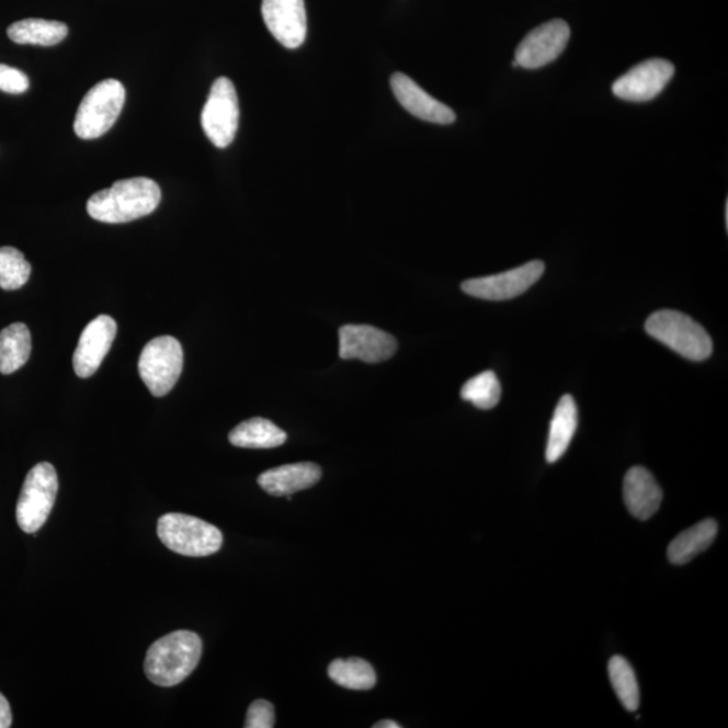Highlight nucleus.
<instances>
[{
  "mask_svg": "<svg viewBox=\"0 0 728 728\" xmlns=\"http://www.w3.org/2000/svg\"><path fill=\"white\" fill-rule=\"evenodd\" d=\"M126 102V90L120 80L100 81L88 91L75 117V133L81 139H96L111 130Z\"/></svg>",
  "mask_w": 728,
  "mask_h": 728,
  "instance_id": "39448f33",
  "label": "nucleus"
},
{
  "mask_svg": "<svg viewBox=\"0 0 728 728\" xmlns=\"http://www.w3.org/2000/svg\"><path fill=\"white\" fill-rule=\"evenodd\" d=\"M69 29L66 23L27 18L8 29L11 41L20 45L55 46L66 39Z\"/></svg>",
  "mask_w": 728,
  "mask_h": 728,
  "instance_id": "412c9836",
  "label": "nucleus"
},
{
  "mask_svg": "<svg viewBox=\"0 0 728 728\" xmlns=\"http://www.w3.org/2000/svg\"><path fill=\"white\" fill-rule=\"evenodd\" d=\"M31 354L32 334L26 325L14 322L0 332V373H15L25 366Z\"/></svg>",
  "mask_w": 728,
  "mask_h": 728,
  "instance_id": "4be33fe9",
  "label": "nucleus"
},
{
  "mask_svg": "<svg viewBox=\"0 0 728 728\" xmlns=\"http://www.w3.org/2000/svg\"><path fill=\"white\" fill-rule=\"evenodd\" d=\"M608 676L616 696L627 712H637L639 707V686L630 662L615 656L608 662Z\"/></svg>",
  "mask_w": 728,
  "mask_h": 728,
  "instance_id": "b1692460",
  "label": "nucleus"
},
{
  "mask_svg": "<svg viewBox=\"0 0 728 728\" xmlns=\"http://www.w3.org/2000/svg\"><path fill=\"white\" fill-rule=\"evenodd\" d=\"M58 492L56 468L38 463L26 475L16 503V522L25 533H35L45 525L55 507Z\"/></svg>",
  "mask_w": 728,
  "mask_h": 728,
  "instance_id": "423d86ee",
  "label": "nucleus"
},
{
  "mask_svg": "<svg viewBox=\"0 0 728 728\" xmlns=\"http://www.w3.org/2000/svg\"><path fill=\"white\" fill-rule=\"evenodd\" d=\"M624 499L627 510L636 519H651L661 507L662 490L653 475L644 467H633L624 480Z\"/></svg>",
  "mask_w": 728,
  "mask_h": 728,
  "instance_id": "dca6fc26",
  "label": "nucleus"
},
{
  "mask_svg": "<svg viewBox=\"0 0 728 728\" xmlns=\"http://www.w3.org/2000/svg\"><path fill=\"white\" fill-rule=\"evenodd\" d=\"M230 443L235 447L250 450L277 448L284 444L287 434L272 421L254 417L235 426L230 433Z\"/></svg>",
  "mask_w": 728,
  "mask_h": 728,
  "instance_id": "aec40b11",
  "label": "nucleus"
},
{
  "mask_svg": "<svg viewBox=\"0 0 728 728\" xmlns=\"http://www.w3.org/2000/svg\"><path fill=\"white\" fill-rule=\"evenodd\" d=\"M13 724V714H11L8 698L0 694V728H9Z\"/></svg>",
  "mask_w": 728,
  "mask_h": 728,
  "instance_id": "c85d7f7f",
  "label": "nucleus"
},
{
  "mask_svg": "<svg viewBox=\"0 0 728 728\" xmlns=\"http://www.w3.org/2000/svg\"><path fill=\"white\" fill-rule=\"evenodd\" d=\"M157 533L168 549L187 557L214 555L223 545V534L216 526L181 513L162 515Z\"/></svg>",
  "mask_w": 728,
  "mask_h": 728,
  "instance_id": "20e7f679",
  "label": "nucleus"
},
{
  "mask_svg": "<svg viewBox=\"0 0 728 728\" xmlns=\"http://www.w3.org/2000/svg\"><path fill=\"white\" fill-rule=\"evenodd\" d=\"M544 272V262L532 261L509 272L464 281L462 291L468 296L487 302H504L530 291L543 277Z\"/></svg>",
  "mask_w": 728,
  "mask_h": 728,
  "instance_id": "1a4fd4ad",
  "label": "nucleus"
},
{
  "mask_svg": "<svg viewBox=\"0 0 728 728\" xmlns=\"http://www.w3.org/2000/svg\"><path fill=\"white\" fill-rule=\"evenodd\" d=\"M328 676L343 689L368 691L377 685V673L372 663L362 659L334 660L328 668Z\"/></svg>",
  "mask_w": 728,
  "mask_h": 728,
  "instance_id": "5701e85b",
  "label": "nucleus"
},
{
  "mask_svg": "<svg viewBox=\"0 0 728 728\" xmlns=\"http://www.w3.org/2000/svg\"><path fill=\"white\" fill-rule=\"evenodd\" d=\"M728 225V203H726V227Z\"/></svg>",
  "mask_w": 728,
  "mask_h": 728,
  "instance_id": "7c9ffc66",
  "label": "nucleus"
},
{
  "mask_svg": "<svg viewBox=\"0 0 728 728\" xmlns=\"http://www.w3.org/2000/svg\"><path fill=\"white\" fill-rule=\"evenodd\" d=\"M397 349V340L379 328L357 325L340 328L339 355L342 360L380 363L390 360Z\"/></svg>",
  "mask_w": 728,
  "mask_h": 728,
  "instance_id": "f8f14e48",
  "label": "nucleus"
},
{
  "mask_svg": "<svg viewBox=\"0 0 728 728\" xmlns=\"http://www.w3.org/2000/svg\"><path fill=\"white\" fill-rule=\"evenodd\" d=\"M116 337V322L107 315L98 316L81 333L73 355V368L80 378H90L113 348Z\"/></svg>",
  "mask_w": 728,
  "mask_h": 728,
  "instance_id": "4468645a",
  "label": "nucleus"
},
{
  "mask_svg": "<svg viewBox=\"0 0 728 728\" xmlns=\"http://www.w3.org/2000/svg\"><path fill=\"white\" fill-rule=\"evenodd\" d=\"M184 366V351L178 339L160 337L150 340L140 352V378L155 397L167 396L178 384Z\"/></svg>",
  "mask_w": 728,
  "mask_h": 728,
  "instance_id": "0eeeda50",
  "label": "nucleus"
},
{
  "mask_svg": "<svg viewBox=\"0 0 728 728\" xmlns=\"http://www.w3.org/2000/svg\"><path fill=\"white\" fill-rule=\"evenodd\" d=\"M202 655L203 642L196 633H170L150 646L145 659L146 676L166 689L178 685L195 671Z\"/></svg>",
  "mask_w": 728,
  "mask_h": 728,
  "instance_id": "f03ea898",
  "label": "nucleus"
},
{
  "mask_svg": "<svg viewBox=\"0 0 728 728\" xmlns=\"http://www.w3.org/2000/svg\"><path fill=\"white\" fill-rule=\"evenodd\" d=\"M645 330L685 360L702 362L713 354V340L707 331L678 310H657L646 320Z\"/></svg>",
  "mask_w": 728,
  "mask_h": 728,
  "instance_id": "7ed1b4c3",
  "label": "nucleus"
},
{
  "mask_svg": "<svg viewBox=\"0 0 728 728\" xmlns=\"http://www.w3.org/2000/svg\"><path fill=\"white\" fill-rule=\"evenodd\" d=\"M579 414L577 402L572 396L560 398L555 409L554 419L549 428L548 444H546V462L556 463L566 454L571 444L575 432L578 430Z\"/></svg>",
  "mask_w": 728,
  "mask_h": 728,
  "instance_id": "a211bd4d",
  "label": "nucleus"
},
{
  "mask_svg": "<svg viewBox=\"0 0 728 728\" xmlns=\"http://www.w3.org/2000/svg\"><path fill=\"white\" fill-rule=\"evenodd\" d=\"M718 534V524L715 520H704L695 526L680 533L668 548V559L674 566H684L694 560L697 555L709 548Z\"/></svg>",
  "mask_w": 728,
  "mask_h": 728,
  "instance_id": "6ab92c4d",
  "label": "nucleus"
},
{
  "mask_svg": "<svg viewBox=\"0 0 728 728\" xmlns=\"http://www.w3.org/2000/svg\"><path fill=\"white\" fill-rule=\"evenodd\" d=\"M275 725V713L272 703L257 701L251 704L246 716V728H272Z\"/></svg>",
  "mask_w": 728,
  "mask_h": 728,
  "instance_id": "bb28decb",
  "label": "nucleus"
},
{
  "mask_svg": "<svg viewBox=\"0 0 728 728\" xmlns=\"http://www.w3.org/2000/svg\"><path fill=\"white\" fill-rule=\"evenodd\" d=\"M460 396L481 410L496 408L502 396V387L496 373L485 372L463 385Z\"/></svg>",
  "mask_w": 728,
  "mask_h": 728,
  "instance_id": "393cba45",
  "label": "nucleus"
},
{
  "mask_svg": "<svg viewBox=\"0 0 728 728\" xmlns=\"http://www.w3.org/2000/svg\"><path fill=\"white\" fill-rule=\"evenodd\" d=\"M160 202L161 190L156 181L134 178L95 193L88 200L87 211L92 219L121 225L155 213Z\"/></svg>",
  "mask_w": 728,
  "mask_h": 728,
  "instance_id": "f257e3e1",
  "label": "nucleus"
},
{
  "mask_svg": "<svg viewBox=\"0 0 728 728\" xmlns=\"http://www.w3.org/2000/svg\"><path fill=\"white\" fill-rule=\"evenodd\" d=\"M674 67L662 58H650L629 72L621 76L613 84L614 96L626 102L645 103L660 95L672 80Z\"/></svg>",
  "mask_w": 728,
  "mask_h": 728,
  "instance_id": "9b49d317",
  "label": "nucleus"
},
{
  "mask_svg": "<svg viewBox=\"0 0 728 728\" xmlns=\"http://www.w3.org/2000/svg\"><path fill=\"white\" fill-rule=\"evenodd\" d=\"M374 728H401L397 721L393 720H380L378 724L374 725Z\"/></svg>",
  "mask_w": 728,
  "mask_h": 728,
  "instance_id": "c756f323",
  "label": "nucleus"
},
{
  "mask_svg": "<svg viewBox=\"0 0 728 728\" xmlns=\"http://www.w3.org/2000/svg\"><path fill=\"white\" fill-rule=\"evenodd\" d=\"M571 29L562 20H554L534 29L515 50L513 67L538 69L554 62L567 48Z\"/></svg>",
  "mask_w": 728,
  "mask_h": 728,
  "instance_id": "9d476101",
  "label": "nucleus"
},
{
  "mask_svg": "<svg viewBox=\"0 0 728 728\" xmlns=\"http://www.w3.org/2000/svg\"><path fill=\"white\" fill-rule=\"evenodd\" d=\"M202 126L216 148L225 149L234 143L239 126V100L232 81H215L202 113Z\"/></svg>",
  "mask_w": 728,
  "mask_h": 728,
  "instance_id": "6e6552de",
  "label": "nucleus"
},
{
  "mask_svg": "<svg viewBox=\"0 0 728 728\" xmlns=\"http://www.w3.org/2000/svg\"><path fill=\"white\" fill-rule=\"evenodd\" d=\"M321 479V468L315 463L285 464L260 475L258 485L270 496L287 497L310 489Z\"/></svg>",
  "mask_w": 728,
  "mask_h": 728,
  "instance_id": "f3484780",
  "label": "nucleus"
},
{
  "mask_svg": "<svg viewBox=\"0 0 728 728\" xmlns=\"http://www.w3.org/2000/svg\"><path fill=\"white\" fill-rule=\"evenodd\" d=\"M32 265L25 255L14 248H0V287L4 291L21 289L31 278Z\"/></svg>",
  "mask_w": 728,
  "mask_h": 728,
  "instance_id": "a878e982",
  "label": "nucleus"
},
{
  "mask_svg": "<svg viewBox=\"0 0 728 728\" xmlns=\"http://www.w3.org/2000/svg\"><path fill=\"white\" fill-rule=\"evenodd\" d=\"M390 86L399 104L419 120L437 125H451L456 121L454 110L422 90L409 76L399 72L393 75Z\"/></svg>",
  "mask_w": 728,
  "mask_h": 728,
  "instance_id": "2eb2a0df",
  "label": "nucleus"
},
{
  "mask_svg": "<svg viewBox=\"0 0 728 728\" xmlns=\"http://www.w3.org/2000/svg\"><path fill=\"white\" fill-rule=\"evenodd\" d=\"M31 83L25 73L20 69L0 64V91L8 93H23L29 90Z\"/></svg>",
  "mask_w": 728,
  "mask_h": 728,
  "instance_id": "cd10ccee",
  "label": "nucleus"
},
{
  "mask_svg": "<svg viewBox=\"0 0 728 728\" xmlns=\"http://www.w3.org/2000/svg\"><path fill=\"white\" fill-rule=\"evenodd\" d=\"M262 16L269 32L287 49H297L307 38L304 0H263Z\"/></svg>",
  "mask_w": 728,
  "mask_h": 728,
  "instance_id": "ddd939ff",
  "label": "nucleus"
}]
</instances>
